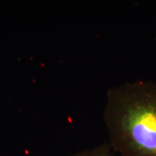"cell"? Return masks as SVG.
I'll return each mask as SVG.
<instances>
[{"mask_svg":"<svg viewBox=\"0 0 156 156\" xmlns=\"http://www.w3.org/2000/svg\"><path fill=\"white\" fill-rule=\"evenodd\" d=\"M103 120L115 153L156 156V83L134 81L108 89Z\"/></svg>","mask_w":156,"mask_h":156,"instance_id":"6da1fadb","label":"cell"},{"mask_svg":"<svg viewBox=\"0 0 156 156\" xmlns=\"http://www.w3.org/2000/svg\"><path fill=\"white\" fill-rule=\"evenodd\" d=\"M71 156H115V152L108 143H103L92 148L77 152Z\"/></svg>","mask_w":156,"mask_h":156,"instance_id":"7a4b0ae2","label":"cell"}]
</instances>
